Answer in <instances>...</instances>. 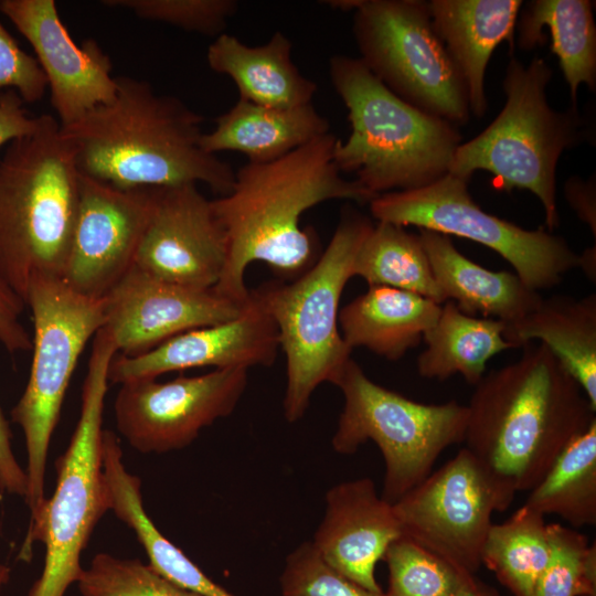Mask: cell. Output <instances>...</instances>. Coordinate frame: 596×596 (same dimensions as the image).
Wrapping results in <instances>:
<instances>
[{
  "label": "cell",
  "mask_w": 596,
  "mask_h": 596,
  "mask_svg": "<svg viewBox=\"0 0 596 596\" xmlns=\"http://www.w3.org/2000/svg\"><path fill=\"white\" fill-rule=\"evenodd\" d=\"M0 11L32 45L60 126L115 98L110 57L93 39L81 45L73 41L54 0H1Z\"/></svg>",
  "instance_id": "ac0fdd59"
},
{
  "label": "cell",
  "mask_w": 596,
  "mask_h": 596,
  "mask_svg": "<svg viewBox=\"0 0 596 596\" xmlns=\"http://www.w3.org/2000/svg\"><path fill=\"white\" fill-rule=\"evenodd\" d=\"M115 98L61 126L84 175L121 189L202 182L221 196L235 171L200 145L203 117L172 95L129 76L116 77Z\"/></svg>",
  "instance_id": "3957f363"
},
{
  "label": "cell",
  "mask_w": 596,
  "mask_h": 596,
  "mask_svg": "<svg viewBox=\"0 0 596 596\" xmlns=\"http://www.w3.org/2000/svg\"><path fill=\"white\" fill-rule=\"evenodd\" d=\"M549 561L532 596H596V547L571 526L547 523Z\"/></svg>",
  "instance_id": "d6a6232c"
},
{
  "label": "cell",
  "mask_w": 596,
  "mask_h": 596,
  "mask_svg": "<svg viewBox=\"0 0 596 596\" xmlns=\"http://www.w3.org/2000/svg\"><path fill=\"white\" fill-rule=\"evenodd\" d=\"M0 491L26 498L25 469L18 462L11 446L9 423L0 408Z\"/></svg>",
  "instance_id": "60d3db41"
},
{
  "label": "cell",
  "mask_w": 596,
  "mask_h": 596,
  "mask_svg": "<svg viewBox=\"0 0 596 596\" xmlns=\"http://www.w3.org/2000/svg\"><path fill=\"white\" fill-rule=\"evenodd\" d=\"M549 556L545 517L522 505L502 523H492L482 547L481 564L513 596H532Z\"/></svg>",
  "instance_id": "1f68e13d"
},
{
  "label": "cell",
  "mask_w": 596,
  "mask_h": 596,
  "mask_svg": "<svg viewBox=\"0 0 596 596\" xmlns=\"http://www.w3.org/2000/svg\"><path fill=\"white\" fill-rule=\"evenodd\" d=\"M389 587L384 596H454L464 573L401 535L387 547Z\"/></svg>",
  "instance_id": "836d02e7"
},
{
  "label": "cell",
  "mask_w": 596,
  "mask_h": 596,
  "mask_svg": "<svg viewBox=\"0 0 596 596\" xmlns=\"http://www.w3.org/2000/svg\"><path fill=\"white\" fill-rule=\"evenodd\" d=\"M228 253L227 235L212 200L194 183L155 188L151 214L135 266L159 279L213 289Z\"/></svg>",
  "instance_id": "2e32d148"
},
{
  "label": "cell",
  "mask_w": 596,
  "mask_h": 596,
  "mask_svg": "<svg viewBox=\"0 0 596 596\" xmlns=\"http://www.w3.org/2000/svg\"><path fill=\"white\" fill-rule=\"evenodd\" d=\"M79 177L60 123L47 114L34 131L10 141L0 160V274L23 301L33 275L62 277Z\"/></svg>",
  "instance_id": "277c9868"
},
{
  "label": "cell",
  "mask_w": 596,
  "mask_h": 596,
  "mask_svg": "<svg viewBox=\"0 0 596 596\" xmlns=\"http://www.w3.org/2000/svg\"><path fill=\"white\" fill-rule=\"evenodd\" d=\"M33 318L32 364L25 390L11 409L26 448L28 494L32 519L42 507L51 438L86 343L105 326V299L83 295L61 277L35 274L24 299Z\"/></svg>",
  "instance_id": "9c48e42d"
},
{
  "label": "cell",
  "mask_w": 596,
  "mask_h": 596,
  "mask_svg": "<svg viewBox=\"0 0 596 596\" xmlns=\"http://www.w3.org/2000/svg\"><path fill=\"white\" fill-rule=\"evenodd\" d=\"M25 304L0 274V343L11 354L32 349V339L21 321Z\"/></svg>",
  "instance_id": "f35d334b"
},
{
  "label": "cell",
  "mask_w": 596,
  "mask_h": 596,
  "mask_svg": "<svg viewBox=\"0 0 596 596\" xmlns=\"http://www.w3.org/2000/svg\"><path fill=\"white\" fill-rule=\"evenodd\" d=\"M401 535L393 503L377 493L372 479L364 477L328 490L323 519L310 542L337 572L381 594L375 566Z\"/></svg>",
  "instance_id": "ffe728a7"
},
{
  "label": "cell",
  "mask_w": 596,
  "mask_h": 596,
  "mask_svg": "<svg viewBox=\"0 0 596 596\" xmlns=\"http://www.w3.org/2000/svg\"><path fill=\"white\" fill-rule=\"evenodd\" d=\"M214 123L213 130L201 137L202 149L215 156L221 151H236L253 163L277 160L330 129L328 119L312 103L276 108L238 99Z\"/></svg>",
  "instance_id": "d4e9b609"
},
{
  "label": "cell",
  "mask_w": 596,
  "mask_h": 596,
  "mask_svg": "<svg viewBox=\"0 0 596 596\" xmlns=\"http://www.w3.org/2000/svg\"><path fill=\"white\" fill-rule=\"evenodd\" d=\"M329 74L351 127L334 151L341 173L380 195L421 189L449 172L461 143L457 126L400 98L359 57L331 56Z\"/></svg>",
  "instance_id": "5b68a950"
},
{
  "label": "cell",
  "mask_w": 596,
  "mask_h": 596,
  "mask_svg": "<svg viewBox=\"0 0 596 596\" xmlns=\"http://www.w3.org/2000/svg\"><path fill=\"white\" fill-rule=\"evenodd\" d=\"M589 0H534L519 22V45L531 50L544 42L547 28L552 52L570 87L573 108L581 84L596 87V25Z\"/></svg>",
  "instance_id": "f1b7e54d"
},
{
  "label": "cell",
  "mask_w": 596,
  "mask_h": 596,
  "mask_svg": "<svg viewBox=\"0 0 596 596\" xmlns=\"http://www.w3.org/2000/svg\"><path fill=\"white\" fill-rule=\"evenodd\" d=\"M468 181L448 172L421 189L380 194L369 203L370 211L377 222L414 225L487 246L535 291L553 288L578 267L579 255L563 237L487 213L470 195Z\"/></svg>",
  "instance_id": "7c38bea8"
},
{
  "label": "cell",
  "mask_w": 596,
  "mask_h": 596,
  "mask_svg": "<svg viewBox=\"0 0 596 596\" xmlns=\"http://www.w3.org/2000/svg\"><path fill=\"white\" fill-rule=\"evenodd\" d=\"M372 226L366 216L343 210L329 244L306 273L253 289L276 326L286 358L283 405L289 423L305 415L315 390L323 382L333 384L351 359L339 329V304Z\"/></svg>",
  "instance_id": "8992f818"
},
{
  "label": "cell",
  "mask_w": 596,
  "mask_h": 596,
  "mask_svg": "<svg viewBox=\"0 0 596 596\" xmlns=\"http://www.w3.org/2000/svg\"><path fill=\"white\" fill-rule=\"evenodd\" d=\"M247 381L246 369H213L167 382H125L114 402L116 427L142 454L183 449L203 428L233 413Z\"/></svg>",
  "instance_id": "5bb4252c"
},
{
  "label": "cell",
  "mask_w": 596,
  "mask_h": 596,
  "mask_svg": "<svg viewBox=\"0 0 596 596\" xmlns=\"http://www.w3.org/2000/svg\"><path fill=\"white\" fill-rule=\"evenodd\" d=\"M278 350L276 326L249 290L241 313L230 321L188 330L137 356L117 353L109 364L108 382L120 385L195 368L269 366Z\"/></svg>",
  "instance_id": "d6986e66"
},
{
  "label": "cell",
  "mask_w": 596,
  "mask_h": 596,
  "mask_svg": "<svg viewBox=\"0 0 596 596\" xmlns=\"http://www.w3.org/2000/svg\"><path fill=\"white\" fill-rule=\"evenodd\" d=\"M418 231L440 291L462 312L512 323L541 302L540 292L529 288L515 273L485 268L464 256L450 236L426 228Z\"/></svg>",
  "instance_id": "7402d4cb"
},
{
  "label": "cell",
  "mask_w": 596,
  "mask_h": 596,
  "mask_svg": "<svg viewBox=\"0 0 596 596\" xmlns=\"http://www.w3.org/2000/svg\"><path fill=\"white\" fill-rule=\"evenodd\" d=\"M281 596H384L373 593L328 565L311 542L297 546L280 575Z\"/></svg>",
  "instance_id": "8d00e7d4"
},
{
  "label": "cell",
  "mask_w": 596,
  "mask_h": 596,
  "mask_svg": "<svg viewBox=\"0 0 596 596\" xmlns=\"http://www.w3.org/2000/svg\"><path fill=\"white\" fill-rule=\"evenodd\" d=\"M338 141L329 131L277 160L247 162L235 172L232 190L212 200L228 242L216 294L244 305L249 298L245 273L255 262L296 279L320 256L317 234L301 227L302 214L330 200L366 204L377 196L341 175L334 161Z\"/></svg>",
  "instance_id": "6da1fadb"
},
{
  "label": "cell",
  "mask_w": 596,
  "mask_h": 596,
  "mask_svg": "<svg viewBox=\"0 0 596 596\" xmlns=\"http://www.w3.org/2000/svg\"><path fill=\"white\" fill-rule=\"evenodd\" d=\"M514 497L464 447L393 508L402 535L458 572L477 574L492 514L505 511Z\"/></svg>",
  "instance_id": "4fadbf2b"
},
{
  "label": "cell",
  "mask_w": 596,
  "mask_h": 596,
  "mask_svg": "<svg viewBox=\"0 0 596 596\" xmlns=\"http://www.w3.org/2000/svg\"><path fill=\"white\" fill-rule=\"evenodd\" d=\"M454 596H500L491 585L480 579L477 574L464 573Z\"/></svg>",
  "instance_id": "7bdbcfd3"
},
{
  "label": "cell",
  "mask_w": 596,
  "mask_h": 596,
  "mask_svg": "<svg viewBox=\"0 0 596 596\" xmlns=\"http://www.w3.org/2000/svg\"><path fill=\"white\" fill-rule=\"evenodd\" d=\"M352 274L369 286H389L446 301L433 275L418 234L405 227L377 222L363 240L353 262Z\"/></svg>",
  "instance_id": "4dcf8cb0"
},
{
  "label": "cell",
  "mask_w": 596,
  "mask_h": 596,
  "mask_svg": "<svg viewBox=\"0 0 596 596\" xmlns=\"http://www.w3.org/2000/svg\"><path fill=\"white\" fill-rule=\"evenodd\" d=\"M578 267H582L585 275L593 281L596 278V251L595 246L589 247L579 255Z\"/></svg>",
  "instance_id": "ee69618b"
},
{
  "label": "cell",
  "mask_w": 596,
  "mask_h": 596,
  "mask_svg": "<svg viewBox=\"0 0 596 596\" xmlns=\"http://www.w3.org/2000/svg\"><path fill=\"white\" fill-rule=\"evenodd\" d=\"M364 65L395 95L455 126L469 120L465 83L436 34L428 1L354 0Z\"/></svg>",
  "instance_id": "8fae6325"
},
{
  "label": "cell",
  "mask_w": 596,
  "mask_h": 596,
  "mask_svg": "<svg viewBox=\"0 0 596 596\" xmlns=\"http://www.w3.org/2000/svg\"><path fill=\"white\" fill-rule=\"evenodd\" d=\"M291 53L292 43L280 31L257 46L224 32L209 45L206 62L212 71L234 82L240 99L292 108L311 104L318 86L298 70Z\"/></svg>",
  "instance_id": "603a6c76"
},
{
  "label": "cell",
  "mask_w": 596,
  "mask_h": 596,
  "mask_svg": "<svg viewBox=\"0 0 596 596\" xmlns=\"http://www.w3.org/2000/svg\"><path fill=\"white\" fill-rule=\"evenodd\" d=\"M465 448L513 493L531 490L560 453L596 421L583 389L543 343L475 385Z\"/></svg>",
  "instance_id": "7a4b0ae2"
},
{
  "label": "cell",
  "mask_w": 596,
  "mask_h": 596,
  "mask_svg": "<svg viewBox=\"0 0 596 596\" xmlns=\"http://www.w3.org/2000/svg\"><path fill=\"white\" fill-rule=\"evenodd\" d=\"M564 194L577 216L585 222L595 237L596 235V191L595 180L583 181L573 177L564 184Z\"/></svg>",
  "instance_id": "b9f144b4"
},
{
  "label": "cell",
  "mask_w": 596,
  "mask_h": 596,
  "mask_svg": "<svg viewBox=\"0 0 596 596\" xmlns=\"http://www.w3.org/2000/svg\"><path fill=\"white\" fill-rule=\"evenodd\" d=\"M47 87L38 60L24 52L0 22V95L15 91L23 102H39Z\"/></svg>",
  "instance_id": "74e56055"
},
{
  "label": "cell",
  "mask_w": 596,
  "mask_h": 596,
  "mask_svg": "<svg viewBox=\"0 0 596 596\" xmlns=\"http://www.w3.org/2000/svg\"><path fill=\"white\" fill-rule=\"evenodd\" d=\"M155 188L121 189L79 177V199L62 279L74 290L105 297L135 266Z\"/></svg>",
  "instance_id": "9a60e30c"
},
{
  "label": "cell",
  "mask_w": 596,
  "mask_h": 596,
  "mask_svg": "<svg viewBox=\"0 0 596 596\" xmlns=\"http://www.w3.org/2000/svg\"><path fill=\"white\" fill-rule=\"evenodd\" d=\"M440 309V304L411 291L369 286L339 311V329L351 350L364 347L397 361L419 344Z\"/></svg>",
  "instance_id": "484cf974"
},
{
  "label": "cell",
  "mask_w": 596,
  "mask_h": 596,
  "mask_svg": "<svg viewBox=\"0 0 596 596\" xmlns=\"http://www.w3.org/2000/svg\"><path fill=\"white\" fill-rule=\"evenodd\" d=\"M523 505L576 530L596 524V421L560 453Z\"/></svg>",
  "instance_id": "f546056e"
},
{
  "label": "cell",
  "mask_w": 596,
  "mask_h": 596,
  "mask_svg": "<svg viewBox=\"0 0 596 596\" xmlns=\"http://www.w3.org/2000/svg\"><path fill=\"white\" fill-rule=\"evenodd\" d=\"M10 575V570L6 566L0 564V582L2 584H6Z\"/></svg>",
  "instance_id": "f6af8a7d"
},
{
  "label": "cell",
  "mask_w": 596,
  "mask_h": 596,
  "mask_svg": "<svg viewBox=\"0 0 596 596\" xmlns=\"http://www.w3.org/2000/svg\"><path fill=\"white\" fill-rule=\"evenodd\" d=\"M2 585H3V584H2V583H0V589H1V586H2Z\"/></svg>",
  "instance_id": "bcb514c9"
},
{
  "label": "cell",
  "mask_w": 596,
  "mask_h": 596,
  "mask_svg": "<svg viewBox=\"0 0 596 596\" xmlns=\"http://www.w3.org/2000/svg\"><path fill=\"white\" fill-rule=\"evenodd\" d=\"M105 328L117 353L143 354L191 329L236 318L244 305L213 289L172 284L134 266L104 297Z\"/></svg>",
  "instance_id": "e0dca14e"
},
{
  "label": "cell",
  "mask_w": 596,
  "mask_h": 596,
  "mask_svg": "<svg viewBox=\"0 0 596 596\" xmlns=\"http://www.w3.org/2000/svg\"><path fill=\"white\" fill-rule=\"evenodd\" d=\"M23 100L13 89L0 95V147L35 130L39 116L31 117Z\"/></svg>",
  "instance_id": "ab89813d"
},
{
  "label": "cell",
  "mask_w": 596,
  "mask_h": 596,
  "mask_svg": "<svg viewBox=\"0 0 596 596\" xmlns=\"http://www.w3.org/2000/svg\"><path fill=\"white\" fill-rule=\"evenodd\" d=\"M504 339L523 347L541 341L578 382L596 408V295L542 298L522 319L505 323Z\"/></svg>",
  "instance_id": "4316f807"
},
{
  "label": "cell",
  "mask_w": 596,
  "mask_h": 596,
  "mask_svg": "<svg viewBox=\"0 0 596 596\" xmlns=\"http://www.w3.org/2000/svg\"><path fill=\"white\" fill-rule=\"evenodd\" d=\"M82 596H202L180 587L138 558L98 553L77 582Z\"/></svg>",
  "instance_id": "e575fe53"
},
{
  "label": "cell",
  "mask_w": 596,
  "mask_h": 596,
  "mask_svg": "<svg viewBox=\"0 0 596 596\" xmlns=\"http://www.w3.org/2000/svg\"><path fill=\"white\" fill-rule=\"evenodd\" d=\"M522 4L520 0L428 1L434 30L465 83L470 114L478 118L488 109L489 60L503 41L513 49Z\"/></svg>",
  "instance_id": "44dd1931"
},
{
  "label": "cell",
  "mask_w": 596,
  "mask_h": 596,
  "mask_svg": "<svg viewBox=\"0 0 596 596\" xmlns=\"http://www.w3.org/2000/svg\"><path fill=\"white\" fill-rule=\"evenodd\" d=\"M102 479L108 510L131 529L156 573L202 596H234L157 529L143 507L141 481L125 467L119 439L108 429L102 439Z\"/></svg>",
  "instance_id": "cb8c5ba5"
},
{
  "label": "cell",
  "mask_w": 596,
  "mask_h": 596,
  "mask_svg": "<svg viewBox=\"0 0 596 596\" xmlns=\"http://www.w3.org/2000/svg\"><path fill=\"white\" fill-rule=\"evenodd\" d=\"M552 68L541 57L524 64L511 57L503 79L505 104L479 135L460 143L449 173L469 180L477 170L493 175L502 191L532 192L542 203L549 232L558 226L556 167L583 136L577 109L557 111L546 98Z\"/></svg>",
  "instance_id": "ba28073f"
},
{
  "label": "cell",
  "mask_w": 596,
  "mask_h": 596,
  "mask_svg": "<svg viewBox=\"0 0 596 596\" xmlns=\"http://www.w3.org/2000/svg\"><path fill=\"white\" fill-rule=\"evenodd\" d=\"M333 385L344 403L332 448L350 455L373 441L385 465L381 496L390 503L425 480L448 447L464 441L468 411L456 401L425 404L409 400L373 382L352 358Z\"/></svg>",
  "instance_id": "30bf717a"
},
{
  "label": "cell",
  "mask_w": 596,
  "mask_h": 596,
  "mask_svg": "<svg viewBox=\"0 0 596 596\" xmlns=\"http://www.w3.org/2000/svg\"><path fill=\"white\" fill-rule=\"evenodd\" d=\"M102 3L130 10L145 20L215 38L224 33L238 9L235 0H103Z\"/></svg>",
  "instance_id": "d590c367"
},
{
  "label": "cell",
  "mask_w": 596,
  "mask_h": 596,
  "mask_svg": "<svg viewBox=\"0 0 596 596\" xmlns=\"http://www.w3.org/2000/svg\"><path fill=\"white\" fill-rule=\"evenodd\" d=\"M1 583V582H0Z\"/></svg>",
  "instance_id": "7dc6e473"
},
{
  "label": "cell",
  "mask_w": 596,
  "mask_h": 596,
  "mask_svg": "<svg viewBox=\"0 0 596 596\" xmlns=\"http://www.w3.org/2000/svg\"><path fill=\"white\" fill-rule=\"evenodd\" d=\"M117 347L102 328L94 337L83 384L81 414L66 450L56 459V485L30 519L19 557L29 560L34 542L45 546L40 577L28 596H64L83 574L81 555L108 511L102 479V439L108 369Z\"/></svg>",
  "instance_id": "52a82bcc"
},
{
  "label": "cell",
  "mask_w": 596,
  "mask_h": 596,
  "mask_svg": "<svg viewBox=\"0 0 596 596\" xmlns=\"http://www.w3.org/2000/svg\"><path fill=\"white\" fill-rule=\"evenodd\" d=\"M504 329L503 321L467 315L447 301L423 336L426 349L417 358L419 375L444 381L458 373L475 386L492 356L514 348L504 339Z\"/></svg>",
  "instance_id": "83f0119b"
}]
</instances>
